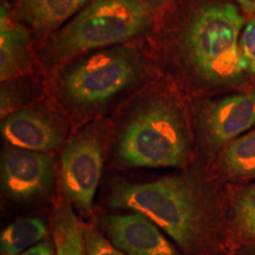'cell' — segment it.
Masks as SVG:
<instances>
[{"instance_id":"1","label":"cell","mask_w":255,"mask_h":255,"mask_svg":"<svg viewBox=\"0 0 255 255\" xmlns=\"http://www.w3.org/2000/svg\"><path fill=\"white\" fill-rule=\"evenodd\" d=\"M245 19L228 1L200 5L184 24L178 38L181 55L201 82L225 87L240 81L244 70L239 43Z\"/></svg>"},{"instance_id":"2","label":"cell","mask_w":255,"mask_h":255,"mask_svg":"<svg viewBox=\"0 0 255 255\" xmlns=\"http://www.w3.org/2000/svg\"><path fill=\"white\" fill-rule=\"evenodd\" d=\"M167 0H92L49 43L46 58L57 65L138 36L154 23Z\"/></svg>"},{"instance_id":"3","label":"cell","mask_w":255,"mask_h":255,"mask_svg":"<svg viewBox=\"0 0 255 255\" xmlns=\"http://www.w3.org/2000/svg\"><path fill=\"white\" fill-rule=\"evenodd\" d=\"M109 203L114 208L130 209L145 215L187 250L194 247L202 234V200L195 186L184 177L121 184L111 193Z\"/></svg>"},{"instance_id":"4","label":"cell","mask_w":255,"mask_h":255,"mask_svg":"<svg viewBox=\"0 0 255 255\" xmlns=\"http://www.w3.org/2000/svg\"><path fill=\"white\" fill-rule=\"evenodd\" d=\"M189 139L177 105L159 97L132 115L121 135L117 155L128 167H177L186 162Z\"/></svg>"},{"instance_id":"5","label":"cell","mask_w":255,"mask_h":255,"mask_svg":"<svg viewBox=\"0 0 255 255\" xmlns=\"http://www.w3.org/2000/svg\"><path fill=\"white\" fill-rule=\"evenodd\" d=\"M141 75V64L132 50L107 47L84 55L60 73L65 97L78 107H97L126 90Z\"/></svg>"},{"instance_id":"6","label":"cell","mask_w":255,"mask_h":255,"mask_svg":"<svg viewBox=\"0 0 255 255\" xmlns=\"http://www.w3.org/2000/svg\"><path fill=\"white\" fill-rule=\"evenodd\" d=\"M103 168L102 142L84 131L66 144L62 154V180L68 196L79 210L88 213L94 202Z\"/></svg>"},{"instance_id":"7","label":"cell","mask_w":255,"mask_h":255,"mask_svg":"<svg viewBox=\"0 0 255 255\" xmlns=\"http://www.w3.org/2000/svg\"><path fill=\"white\" fill-rule=\"evenodd\" d=\"M197 119L208 144L213 148L227 144L255 126V91L203 101Z\"/></svg>"},{"instance_id":"8","label":"cell","mask_w":255,"mask_h":255,"mask_svg":"<svg viewBox=\"0 0 255 255\" xmlns=\"http://www.w3.org/2000/svg\"><path fill=\"white\" fill-rule=\"evenodd\" d=\"M1 176L5 189L12 197L33 199L52 186L55 162L44 152L13 146L2 155Z\"/></svg>"},{"instance_id":"9","label":"cell","mask_w":255,"mask_h":255,"mask_svg":"<svg viewBox=\"0 0 255 255\" xmlns=\"http://www.w3.org/2000/svg\"><path fill=\"white\" fill-rule=\"evenodd\" d=\"M102 226L115 246L127 255H180L157 225L141 213L107 215Z\"/></svg>"},{"instance_id":"10","label":"cell","mask_w":255,"mask_h":255,"mask_svg":"<svg viewBox=\"0 0 255 255\" xmlns=\"http://www.w3.org/2000/svg\"><path fill=\"white\" fill-rule=\"evenodd\" d=\"M1 132L12 146L32 151H50L63 141L60 129L47 117L33 110H19L2 121Z\"/></svg>"},{"instance_id":"11","label":"cell","mask_w":255,"mask_h":255,"mask_svg":"<svg viewBox=\"0 0 255 255\" xmlns=\"http://www.w3.org/2000/svg\"><path fill=\"white\" fill-rule=\"evenodd\" d=\"M30 36L24 26L12 19L7 6L0 14V79L7 82L31 71Z\"/></svg>"},{"instance_id":"12","label":"cell","mask_w":255,"mask_h":255,"mask_svg":"<svg viewBox=\"0 0 255 255\" xmlns=\"http://www.w3.org/2000/svg\"><path fill=\"white\" fill-rule=\"evenodd\" d=\"M92 0H20L15 17L39 33H49L73 18Z\"/></svg>"},{"instance_id":"13","label":"cell","mask_w":255,"mask_h":255,"mask_svg":"<svg viewBox=\"0 0 255 255\" xmlns=\"http://www.w3.org/2000/svg\"><path fill=\"white\" fill-rule=\"evenodd\" d=\"M52 238L56 255H88L84 231L68 203L59 206L53 214Z\"/></svg>"},{"instance_id":"14","label":"cell","mask_w":255,"mask_h":255,"mask_svg":"<svg viewBox=\"0 0 255 255\" xmlns=\"http://www.w3.org/2000/svg\"><path fill=\"white\" fill-rule=\"evenodd\" d=\"M220 168L231 178L255 177V128L226 146Z\"/></svg>"},{"instance_id":"15","label":"cell","mask_w":255,"mask_h":255,"mask_svg":"<svg viewBox=\"0 0 255 255\" xmlns=\"http://www.w3.org/2000/svg\"><path fill=\"white\" fill-rule=\"evenodd\" d=\"M47 229L43 220L20 219L4 229L0 238L2 255H20L30 246L43 240Z\"/></svg>"},{"instance_id":"16","label":"cell","mask_w":255,"mask_h":255,"mask_svg":"<svg viewBox=\"0 0 255 255\" xmlns=\"http://www.w3.org/2000/svg\"><path fill=\"white\" fill-rule=\"evenodd\" d=\"M235 221L245 238L255 239V183L244 189L235 202Z\"/></svg>"},{"instance_id":"17","label":"cell","mask_w":255,"mask_h":255,"mask_svg":"<svg viewBox=\"0 0 255 255\" xmlns=\"http://www.w3.org/2000/svg\"><path fill=\"white\" fill-rule=\"evenodd\" d=\"M239 52L244 72L255 76V15L247 21L241 32Z\"/></svg>"},{"instance_id":"18","label":"cell","mask_w":255,"mask_h":255,"mask_svg":"<svg viewBox=\"0 0 255 255\" xmlns=\"http://www.w3.org/2000/svg\"><path fill=\"white\" fill-rule=\"evenodd\" d=\"M85 246L88 255H124L116 246H113L101 233L94 228L84 231Z\"/></svg>"},{"instance_id":"19","label":"cell","mask_w":255,"mask_h":255,"mask_svg":"<svg viewBox=\"0 0 255 255\" xmlns=\"http://www.w3.org/2000/svg\"><path fill=\"white\" fill-rule=\"evenodd\" d=\"M20 255H55V252H53L49 242L44 241L37 244L36 246L28 248L27 251H25Z\"/></svg>"},{"instance_id":"20","label":"cell","mask_w":255,"mask_h":255,"mask_svg":"<svg viewBox=\"0 0 255 255\" xmlns=\"http://www.w3.org/2000/svg\"><path fill=\"white\" fill-rule=\"evenodd\" d=\"M246 12L255 13V0H235Z\"/></svg>"}]
</instances>
